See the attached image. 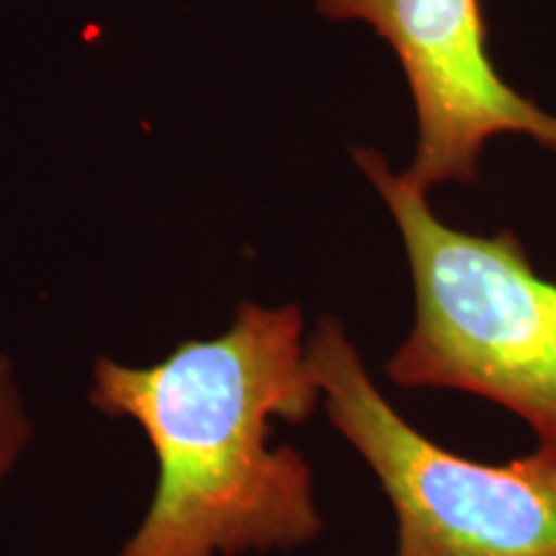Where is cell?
<instances>
[{"instance_id": "1", "label": "cell", "mask_w": 556, "mask_h": 556, "mask_svg": "<svg viewBox=\"0 0 556 556\" xmlns=\"http://www.w3.org/2000/svg\"><path fill=\"white\" fill-rule=\"evenodd\" d=\"M90 405L142 428L157 477L116 556L294 552L323 536L309 462L270 446L274 422L323 405L299 304L242 302L217 338L178 343L150 366L96 358Z\"/></svg>"}, {"instance_id": "2", "label": "cell", "mask_w": 556, "mask_h": 556, "mask_svg": "<svg viewBox=\"0 0 556 556\" xmlns=\"http://www.w3.org/2000/svg\"><path fill=\"white\" fill-rule=\"evenodd\" d=\"M353 160L394 217L415 287V323L387 361L389 381L495 402L556 456V283L536 274L516 232L448 227L379 150L353 148Z\"/></svg>"}, {"instance_id": "3", "label": "cell", "mask_w": 556, "mask_h": 556, "mask_svg": "<svg viewBox=\"0 0 556 556\" xmlns=\"http://www.w3.org/2000/svg\"><path fill=\"white\" fill-rule=\"evenodd\" d=\"M309 364L332 428L397 516L394 556H556V456L482 464L438 446L381 394L336 315L319 317Z\"/></svg>"}, {"instance_id": "4", "label": "cell", "mask_w": 556, "mask_h": 556, "mask_svg": "<svg viewBox=\"0 0 556 556\" xmlns=\"http://www.w3.org/2000/svg\"><path fill=\"white\" fill-rule=\"evenodd\" d=\"M317 13L368 24L397 52L417 114L415 157L400 173L417 189L475 184L495 135L556 152V116L507 86L486 52L482 0H317Z\"/></svg>"}, {"instance_id": "5", "label": "cell", "mask_w": 556, "mask_h": 556, "mask_svg": "<svg viewBox=\"0 0 556 556\" xmlns=\"http://www.w3.org/2000/svg\"><path fill=\"white\" fill-rule=\"evenodd\" d=\"M34 441V417L13 361L0 353V486Z\"/></svg>"}]
</instances>
